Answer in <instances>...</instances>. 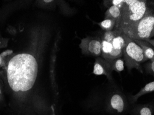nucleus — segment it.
Here are the masks:
<instances>
[{
	"mask_svg": "<svg viewBox=\"0 0 154 115\" xmlns=\"http://www.w3.org/2000/svg\"><path fill=\"white\" fill-rule=\"evenodd\" d=\"M101 38L103 58L112 60L122 57L125 45L123 33L114 30L105 32Z\"/></svg>",
	"mask_w": 154,
	"mask_h": 115,
	"instance_id": "obj_4",
	"label": "nucleus"
},
{
	"mask_svg": "<svg viewBox=\"0 0 154 115\" xmlns=\"http://www.w3.org/2000/svg\"><path fill=\"white\" fill-rule=\"evenodd\" d=\"M79 47L83 54L98 57L102 55V41L98 36H88L81 40Z\"/></svg>",
	"mask_w": 154,
	"mask_h": 115,
	"instance_id": "obj_7",
	"label": "nucleus"
},
{
	"mask_svg": "<svg viewBox=\"0 0 154 115\" xmlns=\"http://www.w3.org/2000/svg\"><path fill=\"white\" fill-rule=\"evenodd\" d=\"M8 32L9 33L12 35H14L16 34V31L14 27L10 26L8 27Z\"/></svg>",
	"mask_w": 154,
	"mask_h": 115,
	"instance_id": "obj_17",
	"label": "nucleus"
},
{
	"mask_svg": "<svg viewBox=\"0 0 154 115\" xmlns=\"http://www.w3.org/2000/svg\"><path fill=\"white\" fill-rule=\"evenodd\" d=\"M110 60L112 71H115L118 73H120L124 70V60L122 58V57Z\"/></svg>",
	"mask_w": 154,
	"mask_h": 115,
	"instance_id": "obj_14",
	"label": "nucleus"
},
{
	"mask_svg": "<svg viewBox=\"0 0 154 115\" xmlns=\"http://www.w3.org/2000/svg\"><path fill=\"white\" fill-rule=\"evenodd\" d=\"M148 1L144 0H125L122 7L121 23L118 30L128 28L144 17L151 9Z\"/></svg>",
	"mask_w": 154,
	"mask_h": 115,
	"instance_id": "obj_3",
	"label": "nucleus"
},
{
	"mask_svg": "<svg viewBox=\"0 0 154 115\" xmlns=\"http://www.w3.org/2000/svg\"><path fill=\"white\" fill-rule=\"evenodd\" d=\"M154 91V82H149L146 84L143 88H142L140 91L136 95H131L129 97V103L130 105L135 104L137 102L139 98L142 96L153 92Z\"/></svg>",
	"mask_w": 154,
	"mask_h": 115,
	"instance_id": "obj_11",
	"label": "nucleus"
},
{
	"mask_svg": "<svg viewBox=\"0 0 154 115\" xmlns=\"http://www.w3.org/2000/svg\"><path fill=\"white\" fill-rule=\"evenodd\" d=\"M5 65V61L2 56L1 53H0V69L3 68Z\"/></svg>",
	"mask_w": 154,
	"mask_h": 115,
	"instance_id": "obj_18",
	"label": "nucleus"
},
{
	"mask_svg": "<svg viewBox=\"0 0 154 115\" xmlns=\"http://www.w3.org/2000/svg\"><path fill=\"white\" fill-rule=\"evenodd\" d=\"M145 41H147L148 43H149L150 45H151L152 47H154V40L153 39L149 38L147 39L144 40Z\"/></svg>",
	"mask_w": 154,
	"mask_h": 115,
	"instance_id": "obj_19",
	"label": "nucleus"
},
{
	"mask_svg": "<svg viewBox=\"0 0 154 115\" xmlns=\"http://www.w3.org/2000/svg\"><path fill=\"white\" fill-rule=\"evenodd\" d=\"M125 45L123 50V56L128 71L132 69L138 70L143 73L142 63L147 61L142 49L132 39L124 34Z\"/></svg>",
	"mask_w": 154,
	"mask_h": 115,
	"instance_id": "obj_6",
	"label": "nucleus"
},
{
	"mask_svg": "<svg viewBox=\"0 0 154 115\" xmlns=\"http://www.w3.org/2000/svg\"><path fill=\"white\" fill-rule=\"evenodd\" d=\"M154 104L149 103L145 104H131L128 113L131 115H154Z\"/></svg>",
	"mask_w": 154,
	"mask_h": 115,
	"instance_id": "obj_9",
	"label": "nucleus"
},
{
	"mask_svg": "<svg viewBox=\"0 0 154 115\" xmlns=\"http://www.w3.org/2000/svg\"><path fill=\"white\" fill-rule=\"evenodd\" d=\"M3 68L8 86L14 92H25L33 87L38 76V64L32 54L14 53L5 61Z\"/></svg>",
	"mask_w": 154,
	"mask_h": 115,
	"instance_id": "obj_1",
	"label": "nucleus"
},
{
	"mask_svg": "<svg viewBox=\"0 0 154 115\" xmlns=\"http://www.w3.org/2000/svg\"><path fill=\"white\" fill-rule=\"evenodd\" d=\"M130 104L124 94L118 89L107 93L101 102L92 105V111L109 115H126L129 113Z\"/></svg>",
	"mask_w": 154,
	"mask_h": 115,
	"instance_id": "obj_2",
	"label": "nucleus"
},
{
	"mask_svg": "<svg viewBox=\"0 0 154 115\" xmlns=\"http://www.w3.org/2000/svg\"><path fill=\"white\" fill-rule=\"evenodd\" d=\"M142 49L144 56L148 60H154V47L147 41L142 40H134Z\"/></svg>",
	"mask_w": 154,
	"mask_h": 115,
	"instance_id": "obj_12",
	"label": "nucleus"
},
{
	"mask_svg": "<svg viewBox=\"0 0 154 115\" xmlns=\"http://www.w3.org/2000/svg\"><path fill=\"white\" fill-rule=\"evenodd\" d=\"M122 14L121 8L117 6H110L105 13L104 19H110L115 20L116 22L115 30H118L121 23Z\"/></svg>",
	"mask_w": 154,
	"mask_h": 115,
	"instance_id": "obj_10",
	"label": "nucleus"
},
{
	"mask_svg": "<svg viewBox=\"0 0 154 115\" xmlns=\"http://www.w3.org/2000/svg\"><path fill=\"white\" fill-rule=\"evenodd\" d=\"M0 87H2L1 83V82H0Z\"/></svg>",
	"mask_w": 154,
	"mask_h": 115,
	"instance_id": "obj_20",
	"label": "nucleus"
},
{
	"mask_svg": "<svg viewBox=\"0 0 154 115\" xmlns=\"http://www.w3.org/2000/svg\"><path fill=\"white\" fill-rule=\"evenodd\" d=\"M112 70L110 60L101 57H97L94 63L93 74L97 76L104 75L106 76L108 80H112Z\"/></svg>",
	"mask_w": 154,
	"mask_h": 115,
	"instance_id": "obj_8",
	"label": "nucleus"
},
{
	"mask_svg": "<svg viewBox=\"0 0 154 115\" xmlns=\"http://www.w3.org/2000/svg\"><path fill=\"white\" fill-rule=\"evenodd\" d=\"M144 69L147 74L151 76L154 75V60H150L144 65Z\"/></svg>",
	"mask_w": 154,
	"mask_h": 115,
	"instance_id": "obj_15",
	"label": "nucleus"
},
{
	"mask_svg": "<svg viewBox=\"0 0 154 115\" xmlns=\"http://www.w3.org/2000/svg\"><path fill=\"white\" fill-rule=\"evenodd\" d=\"M9 38H4L2 37L0 33V48H6L8 46Z\"/></svg>",
	"mask_w": 154,
	"mask_h": 115,
	"instance_id": "obj_16",
	"label": "nucleus"
},
{
	"mask_svg": "<svg viewBox=\"0 0 154 115\" xmlns=\"http://www.w3.org/2000/svg\"><path fill=\"white\" fill-rule=\"evenodd\" d=\"M96 24L98 25L105 32H109L115 30L116 22L112 19H104L103 20Z\"/></svg>",
	"mask_w": 154,
	"mask_h": 115,
	"instance_id": "obj_13",
	"label": "nucleus"
},
{
	"mask_svg": "<svg viewBox=\"0 0 154 115\" xmlns=\"http://www.w3.org/2000/svg\"><path fill=\"white\" fill-rule=\"evenodd\" d=\"M121 32L132 39L144 40L151 38L154 35V10L151 8L137 23Z\"/></svg>",
	"mask_w": 154,
	"mask_h": 115,
	"instance_id": "obj_5",
	"label": "nucleus"
}]
</instances>
